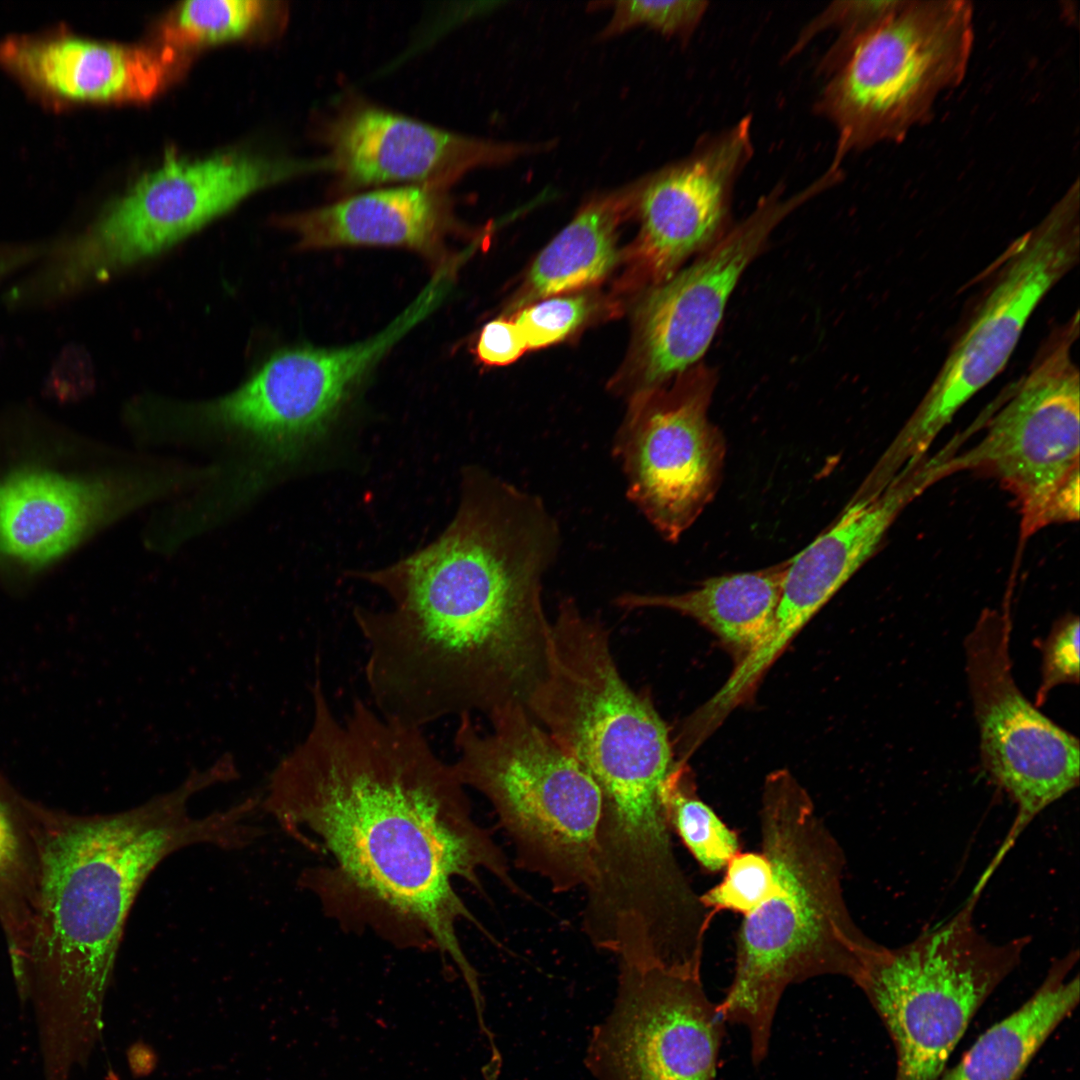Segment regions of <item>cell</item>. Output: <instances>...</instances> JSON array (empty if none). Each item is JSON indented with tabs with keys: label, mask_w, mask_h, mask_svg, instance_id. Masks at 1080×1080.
<instances>
[{
	"label": "cell",
	"mask_w": 1080,
	"mask_h": 1080,
	"mask_svg": "<svg viewBox=\"0 0 1080 1080\" xmlns=\"http://www.w3.org/2000/svg\"><path fill=\"white\" fill-rule=\"evenodd\" d=\"M560 545L558 522L540 497L481 468L466 471L443 534L367 575L390 600L353 612L375 710L423 729L525 706L548 666L542 584Z\"/></svg>",
	"instance_id": "obj_2"
},
{
	"label": "cell",
	"mask_w": 1080,
	"mask_h": 1080,
	"mask_svg": "<svg viewBox=\"0 0 1080 1080\" xmlns=\"http://www.w3.org/2000/svg\"><path fill=\"white\" fill-rule=\"evenodd\" d=\"M69 439L31 407L0 412L1 579L38 577L139 498L127 480L74 469Z\"/></svg>",
	"instance_id": "obj_12"
},
{
	"label": "cell",
	"mask_w": 1080,
	"mask_h": 1080,
	"mask_svg": "<svg viewBox=\"0 0 1080 1080\" xmlns=\"http://www.w3.org/2000/svg\"><path fill=\"white\" fill-rule=\"evenodd\" d=\"M770 894L743 916L730 985L717 1003L745 1028L754 1066L767 1058L786 990L820 976L852 982L883 945L855 923L844 897V851L808 792L785 771L769 775L759 812Z\"/></svg>",
	"instance_id": "obj_4"
},
{
	"label": "cell",
	"mask_w": 1080,
	"mask_h": 1080,
	"mask_svg": "<svg viewBox=\"0 0 1080 1080\" xmlns=\"http://www.w3.org/2000/svg\"><path fill=\"white\" fill-rule=\"evenodd\" d=\"M907 0L835 1L815 16L801 31L787 53L792 58L819 33L835 29L837 38L822 57L818 72L830 77L856 48L901 9Z\"/></svg>",
	"instance_id": "obj_28"
},
{
	"label": "cell",
	"mask_w": 1080,
	"mask_h": 1080,
	"mask_svg": "<svg viewBox=\"0 0 1080 1080\" xmlns=\"http://www.w3.org/2000/svg\"><path fill=\"white\" fill-rule=\"evenodd\" d=\"M1011 619L985 610L965 640L966 672L980 733L983 767L1017 806L993 872L1045 808L1076 788L1078 739L1031 704L1017 687L1010 658Z\"/></svg>",
	"instance_id": "obj_13"
},
{
	"label": "cell",
	"mask_w": 1080,
	"mask_h": 1080,
	"mask_svg": "<svg viewBox=\"0 0 1080 1080\" xmlns=\"http://www.w3.org/2000/svg\"><path fill=\"white\" fill-rule=\"evenodd\" d=\"M310 692L309 729L261 798L289 836L326 859L304 870L299 885L346 929L439 952L478 993L458 927L468 921L489 933L455 881L482 891L485 871L521 894L505 855L474 820L467 788L423 729L388 720L360 698L338 718L320 673Z\"/></svg>",
	"instance_id": "obj_1"
},
{
	"label": "cell",
	"mask_w": 1080,
	"mask_h": 1080,
	"mask_svg": "<svg viewBox=\"0 0 1080 1080\" xmlns=\"http://www.w3.org/2000/svg\"><path fill=\"white\" fill-rule=\"evenodd\" d=\"M258 0L187 1L166 25L165 39L188 46L231 39L248 31L266 11Z\"/></svg>",
	"instance_id": "obj_29"
},
{
	"label": "cell",
	"mask_w": 1080,
	"mask_h": 1080,
	"mask_svg": "<svg viewBox=\"0 0 1080 1080\" xmlns=\"http://www.w3.org/2000/svg\"><path fill=\"white\" fill-rule=\"evenodd\" d=\"M660 798L671 832L703 869L722 871L740 852L737 834L697 795L686 762L676 760L661 785Z\"/></svg>",
	"instance_id": "obj_27"
},
{
	"label": "cell",
	"mask_w": 1080,
	"mask_h": 1080,
	"mask_svg": "<svg viewBox=\"0 0 1080 1080\" xmlns=\"http://www.w3.org/2000/svg\"><path fill=\"white\" fill-rule=\"evenodd\" d=\"M170 56L83 38L63 26L0 40V65L54 107L148 98L163 84Z\"/></svg>",
	"instance_id": "obj_21"
},
{
	"label": "cell",
	"mask_w": 1080,
	"mask_h": 1080,
	"mask_svg": "<svg viewBox=\"0 0 1080 1080\" xmlns=\"http://www.w3.org/2000/svg\"><path fill=\"white\" fill-rule=\"evenodd\" d=\"M525 707L595 781L604 821L636 826L662 812L676 763L669 729L650 695L622 677L605 625L572 599L559 604L547 670Z\"/></svg>",
	"instance_id": "obj_5"
},
{
	"label": "cell",
	"mask_w": 1080,
	"mask_h": 1080,
	"mask_svg": "<svg viewBox=\"0 0 1080 1080\" xmlns=\"http://www.w3.org/2000/svg\"><path fill=\"white\" fill-rule=\"evenodd\" d=\"M1078 957L1071 951L1055 960L1032 996L981 1034L941 1080H1019L1079 1003V977H1069Z\"/></svg>",
	"instance_id": "obj_24"
},
{
	"label": "cell",
	"mask_w": 1080,
	"mask_h": 1080,
	"mask_svg": "<svg viewBox=\"0 0 1080 1080\" xmlns=\"http://www.w3.org/2000/svg\"><path fill=\"white\" fill-rule=\"evenodd\" d=\"M978 897L912 942L882 946L853 981L893 1042L894 1080H941L975 1014L1021 961L1030 938L987 939L972 919Z\"/></svg>",
	"instance_id": "obj_8"
},
{
	"label": "cell",
	"mask_w": 1080,
	"mask_h": 1080,
	"mask_svg": "<svg viewBox=\"0 0 1080 1080\" xmlns=\"http://www.w3.org/2000/svg\"><path fill=\"white\" fill-rule=\"evenodd\" d=\"M709 2L703 0L646 1L622 0L613 3V12L600 38H610L637 27H646L663 36L687 41L703 20Z\"/></svg>",
	"instance_id": "obj_30"
},
{
	"label": "cell",
	"mask_w": 1080,
	"mask_h": 1080,
	"mask_svg": "<svg viewBox=\"0 0 1080 1080\" xmlns=\"http://www.w3.org/2000/svg\"><path fill=\"white\" fill-rule=\"evenodd\" d=\"M1079 313L1057 328L951 472H990L1014 496L1021 535L1079 518L1080 374L1072 356Z\"/></svg>",
	"instance_id": "obj_11"
},
{
	"label": "cell",
	"mask_w": 1080,
	"mask_h": 1080,
	"mask_svg": "<svg viewBox=\"0 0 1080 1080\" xmlns=\"http://www.w3.org/2000/svg\"><path fill=\"white\" fill-rule=\"evenodd\" d=\"M836 184L830 171L793 195L785 196L783 185L778 184L713 246L656 285L640 313L643 381L648 388L701 362L734 289L776 227Z\"/></svg>",
	"instance_id": "obj_17"
},
{
	"label": "cell",
	"mask_w": 1080,
	"mask_h": 1080,
	"mask_svg": "<svg viewBox=\"0 0 1080 1080\" xmlns=\"http://www.w3.org/2000/svg\"><path fill=\"white\" fill-rule=\"evenodd\" d=\"M320 135L345 192L391 183L448 189L474 169L543 149L453 133L361 100L344 105Z\"/></svg>",
	"instance_id": "obj_19"
},
{
	"label": "cell",
	"mask_w": 1080,
	"mask_h": 1080,
	"mask_svg": "<svg viewBox=\"0 0 1080 1080\" xmlns=\"http://www.w3.org/2000/svg\"><path fill=\"white\" fill-rule=\"evenodd\" d=\"M298 247L401 246L431 251L451 223L447 189L401 185L283 217Z\"/></svg>",
	"instance_id": "obj_22"
},
{
	"label": "cell",
	"mask_w": 1080,
	"mask_h": 1080,
	"mask_svg": "<svg viewBox=\"0 0 1080 1080\" xmlns=\"http://www.w3.org/2000/svg\"><path fill=\"white\" fill-rule=\"evenodd\" d=\"M528 349L515 321L495 319L482 328L475 345V355L487 366H505L519 359Z\"/></svg>",
	"instance_id": "obj_34"
},
{
	"label": "cell",
	"mask_w": 1080,
	"mask_h": 1080,
	"mask_svg": "<svg viewBox=\"0 0 1080 1080\" xmlns=\"http://www.w3.org/2000/svg\"><path fill=\"white\" fill-rule=\"evenodd\" d=\"M974 41L965 0H907L830 77L814 110L837 132L832 161L902 142L936 98L964 79Z\"/></svg>",
	"instance_id": "obj_9"
},
{
	"label": "cell",
	"mask_w": 1080,
	"mask_h": 1080,
	"mask_svg": "<svg viewBox=\"0 0 1080 1080\" xmlns=\"http://www.w3.org/2000/svg\"><path fill=\"white\" fill-rule=\"evenodd\" d=\"M92 369L87 355L68 347L55 362L48 378V390L62 399L86 392L91 385Z\"/></svg>",
	"instance_id": "obj_35"
},
{
	"label": "cell",
	"mask_w": 1080,
	"mask_h": 1080,
	"mask_svg": "<svg viewBox=\"0 0 1080 1080\" xmlns=\"http://www.w3.org/2000/svg\"><path fill=\"white\" fill-rule=\"evenodd\" d=\"M788 561L773 567L708 578L677 594L623 593L625 609L662 608L694 619L737 656L752 653L774 623Z\"/></svg>",
	"instance_id": "obj_23"
},
{
	"label": "cell",
	"mask_w": 1080,
	"mask_h": 1080,
	"mask_svg": "<svg viewBox=\"0 0 1080 1080\" xmlns=\"http://www.w3.org/2000/svg\"><path fill=\"white\" fill-rule=\"evenodd\" d=\"M589 312L588 300L580 296L548 297L522 310L515 323L529 349L560 342L574 331Z\"/></svg>",
	"instance_id": "obj_32"
},
{
	"label": "cell",
	"mask_w": 1080,
	"mask_h": 1080,
	"mask_svg": "<svg viewBox=\"0 0 1080 1080\" xmlns=\"http://www.w3.org/2000/svg\"><path fill=\"white\" fill-rule=\"evenodd\" d=\"M665 391L640 398L613 440L626 494L657 532L677 542L714 498L726 444L708 416L717 373L699 362Z\"/></svg>",
	"instance_id": "obj_14"
},
{
	"label": "cell",
	"mask_w": 1080,
	"mask_h": 1080,
	"mask_svg": "<svg viewBox=\"0 0 1080 1080\" xmlns=\"http://www.w3.org/2000/svg\"><path fill=\"white\" fill-rule=\"evenodd\" d=\"M753 154L752 117L746 115L640 180L634 205L640 231L631 257L643 280L664 282L726 234L735 184Z\"/></svg>",
	"instance_id": "obj_18"
},
{
	"label": "cell",
	"mask_w": 1080,
	"mask_h": 1080,
	"mask_svg": "<svg viewBox=\"0 0 1080 1080\" xmlns=\"http://www.w3.org/2000/svg\"><path fill=\"white\" fill-rule=\"evenodd\" d=\"M1079 625L1078 616L1067 615L1053 625L1039 645L1042 665L1036 707L1044 704L1056 686L1079 682Z\"/></svg>",
	"instance_id": "obj_33"
},
{
	"label": "cell",
	"mask_w": 1080,
	"mask_h": 1080,
	"mask_svg": "<svg viewBox=\"0 0 1080 1080\" xmlns=\"http://www.w3.org/2000/svg\"><path fill=\"white\" fill-rule=\"evenodd\" d=\"M724 870L723 879L701 894L703 904L713 916L720 911L745 916L755 910L771 892L772 868L762 852H738Z\"/></svg>",
	"instance_id": "obj_31"
},
{
	"label": "cell",
	"mask_w": 1080,
	"mask_h": 1080,
	"mask_svg": "<svg viewBox=\"0 0 1080 1080\" xmlns=\"http://www.w3.org/2000/svg\"><path fill=\"white\" fill-rule=\"evenodd\" d=\"M32 805L0 776V922L13 971L21 967L25 957L37 890Z\"/></svg>",
	"instance_id": "obj_26"
},
{
	"label": "cell",
	"mask_w": 1080,
	"mask_h": 1080,
	"mask_svg": "<svg viewBox=\"0 0 1080 1080\" xmlns=\"http://www.w3.org/2000/svg\"><path fill=\"white\" fill-rule=\"evenodd\" d=\"M426 313L417 303L381 334L346 347L279 351L238 389L197 407L194 418L241 441L255 463L288 459L323 431L353 387Z\"/></svg>",
	"instance_id": "obj_15"
},
{
	"label": "cell",
	"mask_w": 1080,
	"mask_h": 1080,
	"mask_svg": "<svg viewBox=\"0 0 1080 1080\" xmlns=\"http://www.w3.org/2000/svg\"><path fill=\"white\" fill-rule=\"evenodd\" d=\"M107 1079H108V1080H119L118 1076H117V1075H116L115 1073H113V1072H110V1073H109V1075H108V1078H107Z\"/></svg>",
	"instance_id": "obj_37"
},
{
	"label": "cell",
	"mask_w": 1080,
	"mask_h": 1080,
	"mask_svg": "<svg viewBox=\"0 0 1080 1080\" xmlns=\"http://www.w3.org/2000/svg\"><path fill=\"white\" fill-rule=\"evenodd\" d=\"M326 168L324 159L239 153L198 160L168 156L85 230L49 243L23 279L25 294L38 308L62 304L161 253L252 192Z\"/></svg>",
	"instance_id": "obj_7"
},
{
	"label": "cell",
	"mask_w": 1080,
	"mask_h": 1080,
	"mask_svg": "<svg viewBox=\"0 0 1080 1080\" xmlns=\"http://www.w3.org/2000/svg\"><path fill=\"white\" fill-rule=\"evenodd\" d=\"M725 1029L701 972L620 964L585 1064L595 1080H716Z\"/></svg>",
	"instance_id": "obj_16"
},
{
	"label": "cell",
	"mask_w": 1080,
	"mask_h": 1080,
	"mask_svg": "<svg viewBox=\"0 0 1080 1080\" xmlns=\"http://www.w3.org/2000/svg\"><path fill=\"white\" fill-rule=\"evenodd\" d=\"M47 243L0 244V280L33 265L46 250Z\"/></svg>",
	"instance_id": "obj_36"
},
{
	"label": "cell",
	"mask_w": 1080,
	"mask_h": 1080,
	"mask_svg": "<svg viewBox=\"0 0 1080 1080\" xmlns=\"http://www.w3.org/2000/svg\"><path fill=\"white\" fill-rule=\"evenodd\" d=\"M639 183L597 196L577 212L534 261L531 298L582 289L607 275L617 259L618 228L634 209Z\"/></svg>",
	"instance_id": "obj_25"
},
{
	"label": "cell",
	"mask_w": 1080,
	"mask_h": 1080,
	"mask_svg": "<svg viewBox=\"0 0 1080 1080\" xmlns=\"http://www.w3.org/2000/svg\"><path fill=\"white\" fill-rule=\"evenodd\" d=\"M214 766L121 812L73 815L33 805L38 879L28 943L15 980L31 999L42 1058L75 1055L81 1016L105 991L137 896L171 854L198 844L246 848L253 836L240 802L201 817L190 799L220 784Z\"/></svg>",
	"instance_id": "obj_3"
},
{
	"label": "cell",
	"mask_w": 1080,
	"mask_h": 1080,
	"mask_svg": "<svg viewBox=\"0 0 1080 1080\" xmlns=\"http://www.w3.org/2000/svg\"><path fill=\"white\" fill-rule=\"evenodd\" d=\"M487 718L488 731L471 715L457 718L458 779L493 806L518 868L546 880L554 893L585 889L594 874L599 787L524 705Z\"/></svg>",
	"instance_id": "obj_6"
},
{
	"label": "cell",
	"mask_w": 1080,
	"mask_h": 1080,
	"mask_svg": "<svg viewBox=\"0 0 1080 1080\" xmlns=\"http://www.w3.org/2000/svg\"><path fill=\"white\" fill-rule=\"evenodd\" d=\"M1077 182L1005 251L993 287L928 391L878 460L887 478L921 460L956 412L1006 366L1041 300L1078 263Z\"/></svg>",
	"instance_id": "obj_10"
},
{
	"label": "cell",
	"mask_w": 1080,
	"mask_h": 1080,
	"mask_svg": "<svg viewBox=\"0 0 1080 1080\" xmlns=\"http://www.w3.org/2000/svg\"><path fill=\"white\" fill-rule=\"evenodd\" d=\"M946 471L941 455L880 492L859 487L839 517L788 560L771 631L750 656L766 671L789 643L875 553L899 512Z\"/></svg>",
	"instance_id": "obj_20"
}]
</instances>
